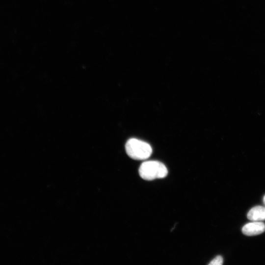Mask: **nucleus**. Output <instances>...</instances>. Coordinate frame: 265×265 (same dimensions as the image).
Segmentation results:
<instances>
[{
    "label": "nucleus",
    "instance_id": "1",
    "mask_svg": "<svg viewBox=\"0 0 265 265\" xmlns=\"http://www.w3.org/2000/svg\"><path fill=\"white\" fill-rule=\"evenodd\" d=\"M139 174L141 178L147 181L165 178L168 170L162 162L157 160L143 162L139 168Z\"/></svg>",
    "mask_w": 265,
    "mask_h": 265
},
{
    "label": "nucleus",
    "instance_id": "4",
    "mask_svg": "<svg viewBox=\"0 0 265 265\" xmlns=\"http://www.w3.org/2000/svg\"><path fill=\"white\" fill-rule=\"evenodd\" d=\"M247 218L252 221L265 220V207L256 206L251 209L247 214Z\"/></svg>",
    "mask_w": 265,
    "mask_h": 265
},
{
    "label": "nucleus",
    "instance_id": "6",
    "mask_svg": "<svg viewBox=\"0 0 265 265\" xmlns=\"http://www.w3.org/2000/svg\"><path fill=\"white\" fill-rule=\"evenodd\" d=\"M263 202H264V204L265 205V195L264 196L263 198Z\"/></svg>",
    "mask_w": 265,
    "mask_h": 265
},
{
    "label": "nucleus",
    "instance_id": "2",
    "mask_svg": "<svg viewBox=\"0 0 265 265\" xmlns=\"http://www.w3.org/2000/svg\"><path fill=\"white\" fill-rule=\"evenodd\" d=\"M125 150L130 158L136 160L146 159L152 153V149L149 144L134 138H131L127 141Z\"/></svg>",
    "mask_w": 265,
    "mask_h": 265
},
{
    "label": "nucleus",
    "instance_id": "5",
    "mask_svg": "<svg viewBox=\"0 0 265 265\" xmlns=\"http://www.w3.org/2000/svg\"><path fill=\"white\" fill-rule=\"evenodd\" d=\"M223 259L222 256H217L213 259L209 264V265H221L223 264Z\"/></svg>",
    "mask_w": 265,
    "mask_h": 265
},
{
    "label": "nucleus",
    "instance_id": "3",
    "mask_svg": "<svg viewBox=\"0 0 265 265\" xmlns=\"http://www.w3.org/2000/svg\"><path fill=\"white\" fill-rule=\"evenodd\" d=\"M265 231V224L261 221H253L244 225L242 228V233L247 236L261 234Z\"/></svg>",
    "mask_w": 265,
    "mask_h": 265
}]
</instances>
